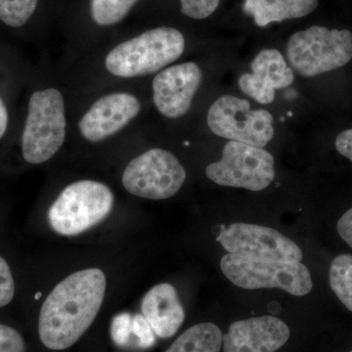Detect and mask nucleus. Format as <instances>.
Returning <instances> with one entry per match:
<instances>
[{"mask_svg":"<svg viewBox=\"0 0 352 352\" xmlns=\"http://www.w3.org/2000/svg\"><path fill=\"white\" fill-rule=\"evenodd\" d=\"M15 284L12 272L6 259L0 256V307H6L13 300Z\"/></svg>","mask_w":352,"mask_h":352,"instance_id":"5701e85b","label":"nucleus"},{"mask_svg":"<svg viewBox=\"0 0 352 352\" xmlns=\"http://www.w3.org/2000/svg\"><path fill=\"white\" fill-rule=\"evenodd\" d=\"M38 0H0V20L9 27L25 25L36 11Z\"/></svg>","mask_w":352,"mask_h":352,"instance_id":"aec40b11","label":"nucleus"},{"mask_svg":"<svg viewBox=\"0 0 352 352\" xmlns=\"http://www.w3.org/2000/svg\"><path fill=\"white\" fill-rule=\"evenodd\" d=\"M336 148L340 155L352 162V129H347L338 135Z\"/></svg>","mask_w":352,"mask_h":352,"instance_id":"bb28decb","label":"nucleus"},{"mask_svg":"<svg viewBox=\"0 0 352 352\" xmlns=\"http://www.w3.org/2000/svg\"><path fill=\"white\" fill-rule=\"evenodd\" d=\"M274 157L263 148L230 140L221 160L208 164L206 175L220 186L261 191L274 180Z\"/></svg>","mask_w":352,"mask_h":352,"instance_id":"0eeeda50","label":"nucleus"},{"mask_svg":"<svg viewBox=\"0 0 352 352\" xmlns=\"http://www.w3.org/2000/svg\"><path fill=\"white\" fill-rule=\"evenodd\" d=\"M222 272L245 289L279 288L291 295H307L314 288L307 266L300 263L256 261L228 254L220 261Z\"/></svg>","mask_w":352,"mask_h":352,"instance_id":"423d86ee","label":"nucleus"},{"mask_svg":"<svg viewBox=\"0 0 352 352\" xmlns=\"http://www.w3.org/2000/svg\"><path fill=\"white\" fill-rule=\"evenodd\" d=\"M132 333L138 340L139 347L148 349L155 344V333L142 314H136L132 319Z\"/></svg>","mask_w":352,"mask_h":352,"instance_id":"393cba45","label":"nucleus"},{"mask_svg":"<svg viewBox=\"0 0 352 352\" xmlns=\"http://www.w3.org/2000/svg\"><path fill=\"white\" fill-rule=\"evenodd\" d=\"M112 191L103 183L80 180L62 191L48 212L55 232L75 236L97 226L110 214L113 206Z\"/></svg>","mask_w":352,"mask_h":352,"instance_id":"20e7f679","label":"nucleus"},{"mask_svg":"<svg viewBox=\"0 0 352 352\" xmlns=\"http://www.w3.org/2000/svg\"><path fill=\"white\" fill-rule=\"evenodd\" d=\"M222 340L220 329L214 323L206 322L185 331L166 352H219Z\"/></svg>","mask_w":352,"mask_h":352,"instance_id":"f3484780","label":"nucleus"},{"mask_svg":"<svg viewBox=\"0 0 352 352\" xmlns=\"http://www.w3.org/2000/svg\"><path fill=\"white\" fill-rule=\"evenodd\" d=\"M185 38L173 28H157L116 46L106 57V68L120 78L151 75L182 56Z\"/></svg>","mask_w":352,"mask_h":352,"instance_id":"f03ea898","label":"nucleus"},{"mask_svg":"<svg viewBox=\"0 0 352 352\" xmlns=\"http://www.w3.org/2000/svg\"><path fill=\"white\" fill-rule=\"evenodd\" d=\"M65 138L66 118L61 92L54 88L34 92L22 136L24 159L32 164L45 163L61 149Z\"/></svg>","mask_w":352,"mask_h":352,"instance_id":"39448f33","label":"nucleus"},{"mask_svg":"<svg viewBox=\"0 0 352 352\" xmlns=\"http://www.w3.org/2000/svg\"><path fill=\"white\" fill-rule=\"evenodd\" d=\"M186 179V171L175 155L155 148L136 157L122 175L124 188L149 200H164L175 196Z\"/></svg>","mask_w":352,"mask_h":352,"instance_id":"1a4fd4ad","label":"nucleus"},{"mask_svg":"<svg viewBox=\"0 0 352 352\" xmlns=\"http://www.w3.org/2000/svg\"><path fill=\"white\" fill-rule=\"evenodd\" d=\"M208 126L220 138L263 148L274 135L273 117L264 109L252 110L250 102L223 95L208 113Z\"/></svg>","mask_w":352,"mask_h":352,"instance_id":"6e6552de","label":"nucleus"},{"mask_svg":"<svg viewBox=\"0 0 352 352\" xmlns=\"http://www.w3.org/2000/svg\"><path fill=\"white\" fill-rule=\"evenodd\" d=\"M141 310L155 335L162 339L175 336L185 319L177 291L168 283L153 287L143 298Z\"/></svg>","mask_w":352,"mask_h":352,"instance_id":"2eb2a0df","label":"nucleus"},{"mask_svg":"<svg viewBox=\"0 0 352 352\" xmlns=\"http://www.w3.org/2000/svg\"><path fill=\"white\" fill-rule=\"evenodd\" d=\"M289 66L305 78L344 67L352 59V34L314 25L294 34L286 47Z\"/></svg>","mask_w":352,"mask_h":352,"instance_id":"7ed1b4c3","label":"nucleus"},{"mask_svg":"<svg viewBox=\"0 0 352 352\" xmlns=\"http://www.w3.org/2000/svg\"><path fill=\"white\" fill-rule=\"evenodd\" d=\"M132 319L129 314H122L113 318L111 333L116 344L124 346L129 344L132 333Z\"/></svg>","mask_w":352,"mask_h":352,"instance_id":"4be33fe9","label":"nucleus"},{"mask_svg":"<svg viewBox=\"0 0 352 352\" xmlns=\"http://www.w3.org/2000/svg\"><path fill=\"white\" fill-rule=\"evenodd\" d=\"M289 329L274 316L234 322L223 336L224 352H274L288 342Z\"/></svg>","mask_w":352,"mask_h":352,"instance_id":"ddd939ff","label":"nucleus"},{"mask_svg":"<svg viewBox=\"0 0 352 352\" xmlns=\"http://www.w3.org/2000/svg\"><path fill=\"white\" fill-rule=\"evenodd\" d=\"M7 124H8V113H7L6 104L0 98V139L6 133Z\"/></svg>","mask_w":352,"mask_h":352,"instance_id":"cd10ccee","label":"nucleus"},{"mask_svg":"<svg viewBox=\"0 0 352 352\" xmlns=\"http://www.w3.org/2000/svg\"><path fill=\"white\" fill-rule=\"evenodd\" d=\"M351 352H352V351H351Z\"/></svg>","mask_w":352,"mask_h":352,"instance_id":"c85d7f7f","label":"nucleus"},{"mask_svg":"<svg viewBox=\"0 0 352 352\" xmlns=\"http://www.w3.org/2000/svg\"><path fill=\"white\" fill-rule=\"evenodd\" d=\"M252 74L240 76L241 90L261 104L274 101L275 90L289 87L294 82L293 69L276 50L261 51L251 64Z\"/></svg>","mask_w":352,"mask_h":352,"instance_id":"4468645a","label":"nucleus"},{"mask_svg":"<svg viewBox=\"0 0 352 352\" xmlns=\"http://www.w3.org/2000/svg\"><path fill=\"white\" fill-rule=\"evenodd\" d=\"M140 109V103L133 95H106L95 102L80 120V133L90 142H99L122 131L138 117Z\"/></svg>","mask_w":352,"mask_h":352,"instance_id":"f8f14e48","label":"nucleus"},{"mask_svg":"<svg viewBox=\"0 0 352 352\" xmlns=\"http://www.w3.org/2000/svg\"><path fill=\"white\" fill-rule=\"evenodd\" d=\"M337 229L340 238L352 248V208L340 217Z\"/></svg>","mask_w":352,"mask_h":352,"instance_id":"a878e982","label":"nucleus"},{"mask_svg":"<svg viewBox=\"0 0 352 352\" xmlns=\"http://www.w3.org/2000/svg\"><path fill=\"white\" fill-rule=\"evenodd\" d=\"M329 278L333 293L352 311V254H340L333 258Z\"/></svg>","mask_w":352,"mask_h":352,"instance_id":"a211bd4d","label":"nucleus"},{"mask_svg":"<svg viewBox=\"0 0 352 352\" xmlns=\"http://www.w3.org/2000/svg\"><path fill=\"white\" fill-rule=\"evenodd\" d=\"M103 271L88 268L69 275L44 300L38 319L41 342L52 351L76 344L94 323L105 298Z\"/></svg>","mask_w":352,"mask_h":352,"instance_id":"f257e3e1","label":"nucleus"},{"mask_svg":"<svg viewBox=\"0 0 352 352\" xmlns=\"http://www.w3.org/2000/svg\"><path fill=\"white\" fill-rule=\"evenodd\" d=\"M0 352H25L24 339L18 331L0 324Z\"/></svg>","mask_w":352,"mask_h":352,"instance_id":"b1692460","label":"nucleus"},{"mask_svg":"<svg viewBox=\"0 0 352 352\" xmlns=\"http://www.w3.org/2000/svg\"><path fill=\"white\" fill-rule=\"evenodd\" d=\"M182 13L192 19H206L217 10L220 0H180Z\"/></svg>","mask_w":352,"mask_h":352,"instance_id":"412c9836","label":"nucleus"},{"mask_svg":"<svg viewBox=\"0 0 352 352\" xmlns=\"http://www.w3.org/2000/svg\"><path fill=\"white\" fill-rule=\"evenodd\" d=\"M318 6V0H245V13L254 18L258 27L270 23L305 17Z\"/></svg>","mask_w":352,"mask_h":352,"instance_id":"dca6fc26","label":"nucleus"},{"mask_svg":"<svg viewBox=\"0 0 352 352\" xmlns=\"http://www.w3.org/2000/svg\"><path fill=\"white\" fill-rule=\"evenodd\" d=\"M217 241L229 254L256 261L300 263L302 252L296 243L270 227L234 223Z\"/></svg>","mask_w":352,"mask_h":352,"instance_id":"9d476101","label":"nucleus"},{"mask_svg":"<svg viewBox=\"0 0 352 352\" xmlns=\"http://www.w3.org/2000/svg\"><path fill=\"white\" fill-rule=\"evenodd\" d=\"M203 74L193 62L175 65L160 72L153 80V98L164 117L177 119L188 112Z\"/></svg>","mask_w":352,"mask_h":352,"instance_id":"9b49d317","label":"nucleus"},{"mask_svg":"<svg viewBox=\"0 0 352 352\" xmlns=\"http://www.w3.org/2000/svg\"><path fill=\"white\" fill-rule=\"evenodd\" d=\"M138 0H91V17L97 25L118 24L131 10Z\"/></svg>","mask_w":352,"mask_h":352,"instance_id":"6ab92c4d","label":"nucleus"}]
</instances>
